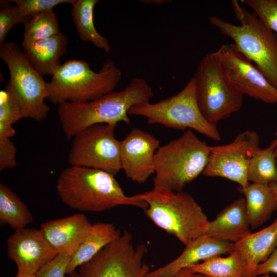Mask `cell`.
Wrapping results in <instances>:
<instances>
[{
  "mask_svg": "<svg viewBox=\"0 0 277 277\" xmlns=\"http://www.w3.org/2000/svg\"><path fill=\"white\" fill-rule=\"evenodd\" d=\"M56 189L64 204L81 212H100L122 205L144 210L147 206L139 194L126 195L114 175L98 169L70 166L60 174Z\"/></svg>",
  "mask_w": 277,
  "mask_h": 277,
  "instance_id": "obj_1",
  "label": "cell"
},
{
  "mask_svg": "<svg viewBox=\"0 0 277 277\" xmlns=\"http://www.w3.org/2000/svg\"><path fill=\"white\" fill-rule=\"evenodd\" d=\"M152 89L146 80L132 78L120 91H112L95 100L85 103L64 102L58 106L57 113L66 138H73L86 128L96 124L130 125L128 112L134 105L150 102Z\"/></svg>",
  "mask_w": 277,
  "mask_h": 277,
  "instance_id": "obj_2",
  "label": "cell"
},
{
  "mask_svg": "<svg viewBox=\"0 0 277 277\" xmlns=\"http://www.w3.org/2000/svg\"><path fill=\"white\" fill-rule=\"evenodd\" d=\"M122 77L121 71L111 60L98 72L91 70L85 60H70L56 69L47 83V99L54 105L90 102L113 91Z\"/></svg>",
  "mask_w": 277,
  "mask_h": 277,
  "instance_id": "obj_3",
  "label": "cell"
},
{
  "mask_svg": "<svg viewBox=\"0 0 277 277\" xmlns=\"http://www.w3.org/2000/svg\"><path fill=\"white\" fill-rule=\"evenodd\" d=\"M231 3L239 25L216 16L209 17V22L230 38L239 51L255 65L277 90V35L237 1Z\"/></svg>",
  "mask_w": 277,
  "mask_h": 277,
  "instance_id": "obj_4",
  "label": "cell"
},
{
  "mask_svg": "<svg viewBox=\"0 0 277 277\" xmlns=\"http://www.w3.org/2000/svg\"><path fill=\"white\" fill-rule=\"evenodd\" d=\"M210 146L188 129L179 137L160 146L154 160L153 188L182 191L185 185L203 174Z\"/></svg>",
  "mask_w": 277,
  "mask_h": 277,
  "instance_id": "obj_5",
  "label": "cell"
},
{
  "mask_svg": "<svg viewBox=\"0 0 277 277\" xmlns=\"http://www.w3.org/2000/svg\"><path fill=\"white\" fill-rule=\"evenodd\" d=\"M139 195L147 204L146 215L185 245L206 233L209 221L189 194L153 188Z\"/></svg>",
  "mask_w": 277,
  "mask_h": 277,
  "instance_id": "obj_6",
  "label": "cell"
},
{
  "mask_svg": "<svg viewBox=\"0 0 277 277\" xmlns=\"http://www.w3.org/2000/svg\"><path fill=\"white\" fill-rule=\"evenodd\" d=\"M128 114L145 117L149 124L180 130H193L212 140L221 139L217 126L207 121L199 108L193 77L175 95L155 103L148 102L134 105Z\"/></svg>",
  "mask_w": 277,
  "mask_h": 277,
  "instance_id": "obj_7",
  "label": "cell"
},
{
  "mask_svg": "<svg viewBox=\"0 0 277 277\" xmlns=\"http://www.w3.org/2000/svg\"><path fill=\"white\" fill-rule=\"evenodd\" d=\"M192 77L199 108L211 124L217 125L241 109L244 95L230 81L215 51L201 60Z\"/></svg>",
  "mask_w": 277,
  "mask_h": 277,
  "instance_id": "obj_8",
  "label": "cell"
},
{
  "mask_svg": "<svg viewBox=\"0 0 277 277\" xmlns=\"http://www.w3.org/2000/svg\"><path fill=\"white\" fill-rule=\"evenodd\" d=\"M0 57L7 65L9 85L22 108L24 118L42 122L47 117V82L29 64L20 47L13 42L0 45Z\"/></svg>",
  "mask_w": 277,
  "mask_h": 277,
  "instance_id": "obj_9",
  "label": "cell"
},
{
  "mask_svg": "<svg viewBox=\"0 0 277 277\" xmlns=\"http://www.w3.org/2000/svg\"><path fill=\"white\" fill-rule=\"evenodd\" d=\"M147 252L145 245L134 246L131 234L124 231L68 277H146Z\"/></svg>",
  "mask_w": 277,
  "mask_h": 277,
  "instance_id": "obj_10",
  "label": "cell"
},
{
  "mask_svg": "<svg viewBox=\"0 0 277 277\" xmlns=\"http://www.w3.org/2000/svg\"><path fill=\"white\" fill-rule=\"evenodd\" d=\"M116 125L91 126L73 138L68 154L71 166L98 169L113 175L122 169L121 141L114 135Z\"/></svg>",
  "mask_w": 277,
  "mask_h": 277,
  "instance_id": "obj_11",
  "label": "cell"
},
{
  "mask_svg": "<svg viewBox=\"0 0 277 277\" xmlns=\"http://www.w3.org/2000/svg\"><path fill=\"white\" fill-rule=\"evenodd\" d=\"M256 132L247 130L239 133L227 144L210 146V155L203 174L221 177L244 187L248 185V169L250 160L260 148Z\"/></svg>",
  "mask_w": 277,
  "mask_h": 277,
  "instance_id": "obj_12",
  "label": "cell"
},
{
  "mask_svg": "<svg viewBox=\"0 0 277 277\" xmlns=\"http://www.w3.org/2000/svg\"><path fill=\"white\" fill-rule=\"evenodd\" d=\"M215 52L230 81L243 95L266 103H277V90L233 44H223Z\"/></svg>",
  "mask_w": 277,
  "mask_h": 277,
  "instance_id": "obj_13",
  "label": "cell"
},
{
  "mask_svg": "<svg viewBox=\"0 0 277 277\" xmlns=\"http://www.w3.org/2000/svg\"><path fill=\"white\" fill-rule=\"evenodd\" d=\"M6 243L8 256L17 267L16 276L35 274L57 255L41 229L15 230Z\"/></svg>",
  "mask_w": 277,
  "mask_h": 277,
  "instance_id": "obj_14",
  "label": "cell"
},
{
  "mask_svg": "<svg viewBox=\"0 0 277 277\" xmlns=\"http://www.w3.org/2000/svg\"><path fill=\"white\" fill-rule=\"evenodd\" d=\"M160 143L153 135L137 128L121 141L122 168L129 179L142 184L154 173V156Z\"/></svg>",
  "mask_w": 277,
  "mask_h": 277,
  "instance_id": "obj_15",
  "label": "cell"
},
{
  "mask_svg": "<svg viewBox=\"0 0 277 277\" xmlns=\"http://www.w3.org/2000/svg\"><path fill=\"white\" fill-rule=\"evenodd\" d=\"M92 225L84 214L79 213L45 222L40 229L57 254L73 256Z\"/></svg>",
  "mask_w": 277,
  "mask_h": 277,
  "instance_id": "obj_16",
  "label": "cell"
},
{
  "mask_svg": "<svg viewBox=\"0 0 277 277\" xmlns=\"http://www.w3.org/2000/svg\"><path fill=\"white\" fill-rule=\"evenodd\" d=\"M234 244L214 239L206 234L185 245L182 253L167 264L150 271L146 277H170L181 270L211 258L229 253Z\"/></svg>",
  "mask_w": 277,
  "mask_h": 277,
  "instance_id": "obj_17",
  "label": "cell"
},
{
  "mask_svg": "<svg viewBox=\"0 0 277 277\" xmlns=\"http://www.w3.org/2000/svg\"><path fill=\"white\" fill-rule=\"evenodd\" d=\"M250 228L245 199L240 197L209 221L205 234L219 241L236 244L251 233Z\"/></svg>",
  "mask_w": 277,
  "mask_h": 277,
  "instance_id": "obj_18",
  "label": "cell"
},
{
  "mask_svg": "<svg viewBox=\"0 0 277 277\" xmlns=\"http://www.w3.org/2000/svg\"><path fill=\"white\" fill-rule=\"evenodd\" d=\"M68 39L63 32L49 38L22 43L23 52L31 66L41 75H51L61 65L60 59L66 51Z\"/></svg>",
  "mask_w": 277,
  "mask_h": 277,
  "instance_id": "obj_19",
  "label": "cell"
},
{
  "mask_svg": "<svg viewBox=\"0 0 277 277\" xmlns=\"http://www.w3.org/2000/svg\"><path fill=\"white\" fill-rule=\"evenodd\" d=\"M276 245L277 218L269 226L234 244V249L240 252L246 263L248 277H258L259 266L269 256Z\"/></svg>",
  "mask_w": 277,
  "mask_h": 277,
  "instance_id": "obj_20",
  "label": "cell"
},
{
  "mask_svg": "<svg viewBox=\"0 0 277 277\" xmlns=\"http://www.w3.org/2000/svg\"><path fill=\"white\" fill-rule=\"evenodd\" d=\"M121 233L111 223L98 222L92 224L88 234L69 262L67 275H69L81 265L92 259L104 247L115 240Z\"/></svg>",
  "mask_w": 277,
  "mask_h": 277,
  "instance_id": "obj_21",
  "label": "cell"
},
{
  "mask_svg": "<svg viewBox=\"0 0 277 277\" xmlns=\"http://www.w3.org/2000/svg\"><path fill=\"white\" fill-rule=\"evenodd\" d=\"M244 195L246 209L250 225L256 228L265 223L276 210L274 196L269 185L249 183L239 187Z\"/></svg>",
  "mask_w": 277,
  "mask_h": 277,
  "instance_id": "obj_22",
  "label": "cell"
},
{
  "mask_svg": "<svg viewBox=\"0 0 277 277\" xmlns=\"http://www.w3.org/2000/svg\"><path fill=\"white\" fill-rule=\"evenodd\" d=\"M98 0H74L71 4V14L78 36L81 40L90 42L106 53L111 46L106 37L100 34L94 23V8Z\"/></svg>",
  "mask_w": 277,
  "mask_h": 277,
  "instance_id": "obj_23",
  "label": "cell"
},
{
  "mask_svg": "<svg viewBox=\"0 0 277 277\" xmlns=\"http://www.w3.org/2000/svg\"><path fill=\"white\" fill-rule=\"evenodd\" d=\"M188 269L209 277H248L246 263L234 248L227 256H216L193 265Z\"/></svg>",
  "mask_w": 277,
  "mask_h": 277,
  "instance_id": "obj_24",
  "label": "cell"
},
{
  "mask_svg": "<svg viewBox=\"0 0 277 277\" xmlns=\"http://www.w3.org/2000/svg\"><path fill=\"white\" fill-rule=\"evenodd\" d=\"M0 221L15 230L26 228L33 222L29 208L13 190L0 183Z\"/></svg>",
  "mask_w": 277,
  "mask_h": 277,
  "instance_id": "obj_25",
  "label": "cell"
},
{
  "mask_svg": "<svg viewBox=\"0 0 277 277\" xmlns=\"http://www.w3.org/2000/svg\"><path fill=\"white\" fill-rule=\"evenodd\" d=\"M247 177L252 183L267 185L277 183V161L272 143L265 149L260 148L252 156Z\"/></svg>",
  "mask_w": 277,
  "mask_h": 277,
  "instance_id": "obj_26",
  "label": "cell"
},
{
  "mask_svg": "<svg viewBox=\"0 0 277 277\" xmlns=\"http://www.w3.org/2000/svg\"><path fill=\"white\" fill-rule=\"evenodd\" d=\"M23 43H30L52 37L61 31L53 10L32 16L24 24Z\"/></svg>",
  "mask_w": 277,
  "mask_h": 277,
  "instance_id": "obj_27",
  "label": "cell"
},
{
  "mask_svg": "<svg viewBox=\"0 0 277 277\" xmlns=\"http://www.w3.org/2000/svg\"><path fill=\"white\" fill-rule=\"evenodd\" d=\"M24 118L21 105L12 90L7 84L0 91V123L13 125Z\"/></svg>",
  "mask_w": 277,
  "mask_h": 277,
  "instance_id": "obj_28",
  "label": "cell"
},
{
  "mask_svg": "<svg viewBox=\"0 0 277 277\" xmlns=\"http://www.w3.org/2000/svg\"><path fill=\"white\" fill-rule=\"evenodd\" d=\"M261 22L277 35V0H245Z\"/></svg>",
  "mask_w": 277,
  "mask_h": 277,
  "instance_id": "obj_29",
  "label": "cell"
},
{
  "mask_svg": "<svg viewBox=\"0 0 277 277\" xmlns=\"http://www.w3.org/2000/svg\"><path fill=\"white\" fill-rule=\"evenodd\" d=\"M9 3L8 1H1L0 45L5 42L8 33L14 25L24 24L30 17L24 15L16 5Z\"/></svg>",
  "mask_w": 277,
  "mask_h": 277,
  "instance_id": "obj_30",
  "label": "cell"
},
{
  "mask_svg": "<svg viewBox=\"0 0 277 277\" xmlns=\"http://www.w3.org/2000/svg\"><path fill=\"white\" fill-rule=\"evenodd\" d=\"M9 2L14 3L24 15L32 16L52 10L60 4H72L74 0H13Z\"/></svg>",
  "mask_w": 277,
  "mask_h": 277,
  "instance_id": "obj_31",
  "label": "cell"
},
{
  "mask_svg": "<svg viewBox=\"0 0 277 277\" xmlns=\"http://www.w3.org/2000/svg\"><path fill=\"white\" fill-rule=\"evenodd\" d=\"M72 256L57 254L35 273V277H68L67 267Z\"/></svg>",
  "mask_w": 277,
  "mask_h": 277,
  "instance_id": "obj_32",
  "label": "cell"
},
{
  "mask_svg": "<svg viewBox=\"0 0 277 277\" xmlns=\"http://www.w3.org/2000/svg\"><path fill=\"white\" fill-rule=\"evenodd\" d=\"M11 137L0 135V171L16 166V149Z\"/></svg>",
  "mask_w": 277,
  "mask_h": 277,
  "instance_id": "obj_33",
  "label": "cell"
},
{
  "mask_svg": "<svg viewBox=\"0 0 277 277\" xmlns=\"http://www.w3.org/2000/svg\"><path fill=\"white\" fill-rule=\"evenodd\" d=\"M270 273L277 274V245L269 256L259 266L256 270L258 276Z\"/></svg>",
  "mask_w": 277,
  "mask_h": 277,
  "instance_id": "obj_34",
  "label": "cell"
},
{
  "mask_svg": "<svg viewBox=\"0 0 277 277\" xmlns=\"http://www.w3.org/2000/svg\"><path fill=\"white\" fill-rule=\"evenodd\" d=\"M170 277H202V275L195 273L190 269L186 268L181 270Z\"/></svg>",
  "mask_w": 277,
  "mask_h": 277,
  "instance_id": "obj_35",
  "label": "cell"
},
{
  "mask_svg": "<svg viewBox=\"0 0 277 277\" xmlns=\"http://www.w3.org/2000/svg\"><path fill=\"white\" fill-rule=\"evenodd\" d=\"M140 3L145 5L155 4L161 5L164 3H170L171 1L168 0H141L139 1Z\"/></svg>",
  "mask_w": 277,
  "mask_h": 277,
  "instance_id": "obj_36",
  "label": "cell"
},
{
  "mask_svg": "<svg viewBox=\"0 0 277 277\" xmlns=\"http://www.w3.org/2000/svg\"><path fill=\"white\" fill-rule=\"evenodd\" d=\"M269 186L275 199L277 210V183L271 184Z\"/></svg>",
  "mask_w": 277,
  "mask_h": 277,
  "instance_id": "obj_37",
  "label": "cell"
},
{
  "mask_svg": "<svg viewBox=\"0 0 277 277\" xmlns=\"http://www.w3.org/2000/svg\"><path fill=\"white\" fill-rule=\"evenodd\" d=\"M275 138L274 141L272 142V143L275 147V152L276 159V161H277V131L275 132Z\"/></svg>",
  "mask_w": 277,
  "mask_h": 277,
  "instance_id": "obj_38",
  "label": "cell"
},
{
  "mask_svg": "<svg viewBox=\"0 0 277 277\" xmlns=\"http://www.w3.org/2000/svg\"><path fill=\"white\" fill-rule=\"evenodd\" d=\"M258 277H273V276L269 275V274H264V275H259Z\"/></svg>",
  "mask_w": 277,
  "mask_h": 277,
  "instance_id": "obj_39",
  "label": "cell"
},
{
  "mask_svg": "<svg viewBox=\"0 0 277 277\" xmlns=\"http://www.w3.org/2000/svg\"><path fill=\"white\" fill-rule=\"evenodd\" d=\"M15 277H35V274L33 275H25V276H15Z\"/></svg>",
  "mask_w": 277,
  "mask_h": 277,
  "instance_id": "obj_40",
  "label": "cell"
},
{
  "mask_svg": "<svg viewBox=\"0 0 277 277\" xmlns=\"http://www.w3.org/2000/svg\"><path fill=\"white\" fill-rule=\"evenodd\" d=\"M202 277H209V276H205V275H202Z\"/></svg>",
  "mask_w": 277,
  "mask_h": 277,
  "instance_id": "obj_41",
  "label": "cell"
}]
</instances>
